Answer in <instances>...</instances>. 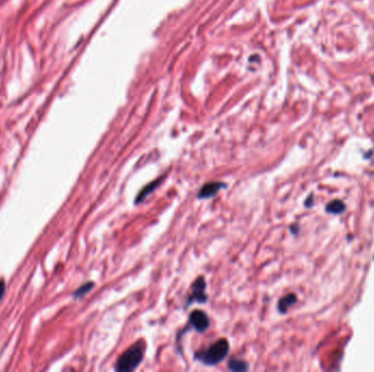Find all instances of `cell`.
<instances>
[{
    "mask_svg": "<svg viewBox=\"0 0 374 372\" xmlns=\"http://www.w3.org/2000/svg\"><path fill=\"white\" fill-rule=\"evenodd\" d=\"M227 353H229V343L224 338H222V340L213 344L209 348L197 352L195 354V358L204 365L214 366L222 362Z\"/></svg>",
    "mask_w": 374,
    "mask_h": 372,
    "instance_id": "obj_1",
    "label": "cell"
},
{
    "mask_svg": "<svg viewBox=\"0 0 374 372\" xmlns=\"http://www.w3.org/2000/svg\"><path fill=\"white\" fill-rule=\"evenodd\" d=\"M144 352L145 346L143 343L135 344L132 347H129L126 352L123 353L122 356L118 358L115 369L117 371L125 372H131L137 369L144 359Z\"/></svg>",
    "mask_w": 374,
    "mask_h": 372,
    "instance_id": "obj_2",
    "label": "cell"
},
{
    "mask_svg": "<svg viewBox=\"0 0 374 372\" xmlns=\"http://www.w3.org/2000/svg\"><path fill=\"white\" fill-rule=\"evenodd\" d=\"M189 324L193 326L194 330L199 333H203L208 329L210 321L208 315L202 310H195L189 315Z\"/></svg>",
    "mask_w": 374,
    "mask_h": 372,
    "instance_id": "obj_3",
    "label": "cell"
},
{
    "mask_svg": "<svg viewBox=\"0 0 374 372\" xmlns=\"http://www.w3.org/2000/svg\"><path fill=\"white\" fill-rule=\"evenodd\" d=\"M193 293L192 296L188 299V306L193 304L194 302H198L200 304L205 303L207 300V296L205 294V289H206V281L204 280V277H198L196 281L194 282L193 286Z\"/></svg>",
    "mask_w": 374,
    "mask_h": 372,
    "instance_id": "obj_4",
    "label": "cell"
},
{
    "mask_svg": "<svg viewBox=\"0 0 374 372\" xmlns=\"http://www.w3.org/2000/svg\"><path fill=\"white\" fill-rule=\"evenodd\" d=\"M224 183L220 182H214V183H208L205 186H203V188L200 189L199 193H198V199H209L213 198L219 191L224 187Z\"/></svg>",
    "mask_w": 374,
    "mask_h": 372,
    "instance_id": "obj_5",
    "label": "cell"
},
{
    "mask_svg": "<svg viewBox=\"0 0 374 372\" xmlns=\"http://www.w3.org/2000/svg\"><path fill=\"white\" fill-rule=\"evenodd\" d=\"M297 302V297L295 294H289L287 295V296L283 297L278 303V309L281 313H285L287 312V310L289 309V307H291L292 305H294L295 303Z\"/></svg>",
    "mask_w": 374,
    "mask_h": 372,
    "instance_id": "obj_6",
    "label": "cell"
},
{
    "mask_svg": "<svg viewBox=\"0 0 374 372\" xmlns=\"http://www.w3.org/2000/svg\"><path fill=\"white\" fill-rule=\"evenodd\" d=\"M160 183H161V179H156L155 182L149 184L148 186H146V187L142 190V192H140V193L138 194L137 199H136V203L139 204L140 202H143L146 198H147V196H148L151 192H152V191H154V189H155L156 187H158V186L160 185Z\"/></svg>",
    "mask_w": 374,
    "mask_h": 372,
    "instance_id": "obj_7",
    "label": "cell"
},
{
    "mask_svg": "<svg viewBox=\"0 0 374 372\" xmlns=\"http://www.w3.org/2000/svg\"><path fill=\"white\" fill-rule=\"evenodd\" d=\"M227 368L231 371H246L248 370V365L245 362L237 359H232L227 365Z\"/></svg>",
    "mask_w": 374,
    "mask_h": 372,
    "instance_id": "obj_8",
    "label": "cell"
},
{
    "mask_svg": "<svg viewBox=\"0 0 374 372\" xmlns=\"http://www.w3.org/2000/svg\"><path fill=\"white\" fill-rule=\"evenodd\" d=\"M93 287H94V283H92V282H89V283H86V284H83L82 286H80V287L77 289V291H75V292L74 293V297H75V298H81V297H83V296H85V295L88 294V293H89V292L91 291V289L93 288Z\"/></svg>",
    "mask_w": 374,
    "mask_h": 372,
    "instance_id": "obj_9",
    "label": "cell"
},
{
    "mask_svg": "<svg viewBox=\"0 0 374 372\" xmlns=\"http://www.w3.org/2000/svg\"><path fill=\"white\" fill-rule=\"evenodd\" d=\"M345 210V204L340 201H334L327 206V211L332 213H340Z\"/></svg>",
    "mask_w": 374,
    "mask_h": 372,
    "instance_id": "obj_10",
    "label": "cell"
},
{
    "mask_svg": "<svg viewBox=\"0 0 374 372\" xmlns=\"http://www.w3.org/2000/svg\"><path fill=\"white\" fill-rule=\"evenodd\" d=\"M4 292H6V285H4L3 281H0V300L2 299Z\"/></svg>",
    "mask_w": 374,
    "mask_h": 372,
    "instance_id": "obj_11",
    "label": "cell"
}]
</instances>
